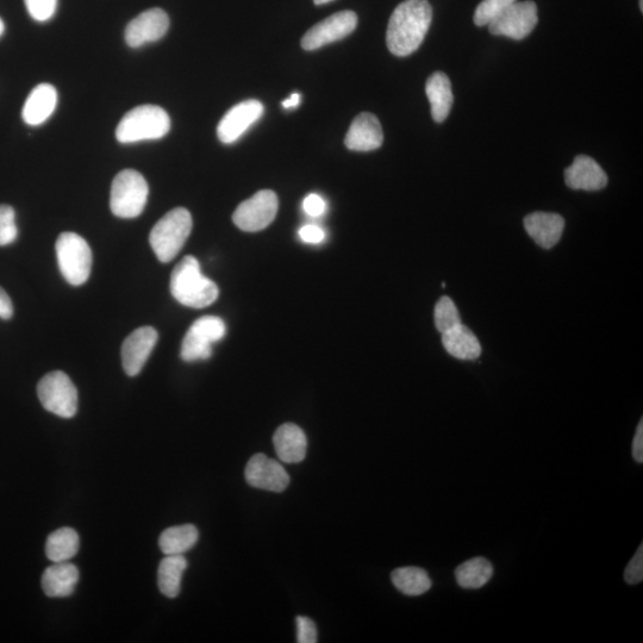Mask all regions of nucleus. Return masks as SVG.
I'll list each match as a JSON object with an SVG mask.
<instances>
[{
    "mask_svg": "<svg viewBox=\"0 0 643 643\" xmlns=\"http://www.w3.org/2000/svg\"><path fill=\"white\" fill-rule=\"evenodd\" d=\"M492 576L493 566L485 558L467 560L455 570L458 584L466 590L482 589L490 582Z\"/></svg>",
    "mask_w": 643,
    "mask_h": 643,
    "instance_id": "bb28decb",
    "label": "nucleus"
},
{
    "mask_svg": "<svg viewBox=\"0 0 643 643\" xmlns=\"http://www.w3.org/2000/svg\"><path fill=\"white\" fill-rule=\"evenodd\" d=\"M432 18L433 9L428 0H405L399 4L387 27L389 51L399 58L415 53L426 39Z\"/></svg>",
    "mask_w": 643,
    "mask_h": 643,
    "instance_id": "f257e3e1",
    "label": "nucleus"
},
{
    "mask_svg": "<svg viewBox=\"0 0 643 643\" xmlns=\"http://www.w3.org/2000/svg\"><path fill=\"white\" fill-rule=\"evenodd\" d=\"M538 22V6L534 2H515L489 24V30L492 35L521 41L532 34Z\"/></svg>",
    "mask_w": 643,
    "mask_h": 643,
    "instance_id": "9d476101",
    "label": "nucleus"
},
{
    "mask_svg": "<svg viewBox=\"0 0 643 643\" xmlns=\"http://www.w3.org/2000/svg\"><path fill=\"white\" fill-rule=\"evenodd\" d=\"M314 2H315L316 5H324V4H328L330 2H334V0H314Z\"/></svg>",
    "mask_w": 643,
    "mask_h": 643,
    "instance_id": "ea45409f",
    "label": "nucleus"
},
{
    "mask_svg": "<svg viewBox=\"0 0 643 643\" xmlns=\"http://www.w3.org/2000/svg\"><path fill=\"white\" fill-rule=\"evenodd\" d=\"M29 15L37 22H47L55 15L58 0H24Z\"/></svg>",
    "mask_w": 643,
    "mask_h": 643,
    "instance_id": "2f4dec72",
    "label": "nucleus"
},
{
    "mask_svg": "<svg viewBox=\"0 0 643 643\" xmlns=\"http://www.w3.org/2000/svg\"><path fill=\"white\" fill-rule=\"evenodd\" d=\"M55 249L66 282L74 286L85 284L92 270V251L84 237L76 233H62Z\"/></svg>",
    "mask_w": 643,
    "mask_h": 643,
    "instance_id": "423d86ee",
    "label": "nucleus"
},
{
    "mask_svg": "<svg viewBox=\"0 0 643 643\" xmlns=\"http://www.w3.org/2000/svg\"><path fill=\"white\" fill-rule=\"evenodd\" d=\"M303 209L305 214L311 217L322 216L326 212L327 204L326 201L321 196L312 193L307 198L304 199Z\"/></svg>",
    "mask_w": 643,
    "mask_h": 643,
    "instance_id": "f704fd0d",
    "label": "nucleus"
},
{
    "mask_svg": "<svg viewBox=\"0 0 643 643\" xmlns=\"http://www.w3.org/2000/svg\"><path fill=\"white\" fill-rule=\"evenodd\" d=\"M299 237H301L305 243L318 245V243H322L324 239H326V233H324L322 228L309 224V226H304L299 229Z\"/></svg>",
    "mask_w": 643,
    "mask_h": 643,
    "instance_id": "c9c22d12",
    "label": "nucleus"
},
{
    "mask_svg": "<svg viewBox=\"0 0 643 643\" xmlns=\"http://www.w3.org/2000/svg\"><path fill=\"white\" fill-rule=\"evenodd\" d=\"M565 183L572 190L601 191L608 185V176L597 161L579 155L565 171Z\"/></svg>",
    "mask_w": 643,
    "mask_h": 643,
    "instance_id": "f3484780",
    "label": "nucleus"
},
{
    "mask_svg": "<svg viewBox=\"0 0 643 643\" xmlns=\"http://www.w3.org/2000/svg\"><path fill=\"white\" fill-rule=\"evenodd\" d=\"M12 315H14V305H12L8 293L0 287V318L10 320Z\"/></svg>",
    "mask_w": 643,
    "mask_h": 643,
    "instance_id": "4c0bfd02",
    "label": "nucleus"
},
{
    "mask_svg": "<svg viewBox=\"0 0 643 643\" xmlns=\"http://www.w3.org/2000/svg\"><path fill=\"white\" fill-rule=\"evenodd\" d=\"M198 539V529L193 524H184L166 529L160 536L159 546L166 555H183L195 547Z\"/></svg>",
    "mask_w": 643,
    "mask_h": 643,
    "instance_id": "a878e982",
    "label": "nucleus"
},
{
    "mask_svg": "<svg viewBox=\"0 0 643 643\" xmlns=\"http://www.w3.org/2000/svg\"><path fill=\"white\" fill-rule=\"evenodd\" d=\"M170 28V18L164 10L151 9L134 18L126 28V42L131 48L162 39Z\"/></svg>",
    "mask_w": 643,
    "mask_h": 643,
    "instance_id": "4468645a",
    "label": "nucleus"
},
{
    "mask_svg": "<svg viewBox=\"0 0 643 643\" xmlns=\"http://www.w3.org/2000/svg\"><path fill=\"white\" fill-rule=\"evenodd\" d=\"M442 345L449 355L459 360H477L482 354L477 336L463 323L442 333Z\"/></svg>",
    "mask_w": 643,
    "mask_h": 643,
    "instance_id": "4be33fe9",
    "label": "nucleus"
},
{
    "mask_svg": "<svg viewBox=\"0 0 643 643\" xmlns=\"http://www.w3.org/2000/svg\"><path fill=\"white\" fill-rule=\"evenodd\" d=\"M384 133L378 117L362 112L354 118L345 139L349 151L372 152L383 146Z\"/></svg>",
    "mask_w": 643,
    "mask_h": 643,
    "instance_id": "dca6fc26",
    "label": "nucleus"
},
{
    "mask_svg": "<svg viewBox=\"0 0 643 643\" xmlns=\"http://www.w3.org/2000/svg\"><path fill=\"white\" fill-rule=\"evenodd\" d=\"M358 26V16L353 11L337 12L326 20L317 23L302 39L305 51H316L351 35Z\"/></svg>",
    "mask_w": 643,
    "mask_h": 643,
    "instance_id": "9b49d317",
    "label": "nucleus"
},
{
    "mask_svg": "<svg viewBox=\"0 0 643 643\" xmlns=\"http://www.w3.org/2000/svg\"><path fill=\"white\" fill-rule=\"evenodd\" d=\"M278 458L286 464H298L305 459L308 449L307 435L297 424L285 423L273 436Z\"/></svg>",
    "mask_w": 643,
    "mask_h": 643,
    "instance_id": "6ab92c4d",
    "label": "nucleus"
},
{
    "mask_svg": "<svg viewBox=\"0 0 643 643\" xmlns=\"http://www.w3.org/2000/svg\"><path fill=\"white\" fill-rule=\"evenodd\" d=\"M80 539L76 530L61 528L48 536L46 543L47 558L53 563L71 560L79 552Z\"/></svg>",
    "mask_w": 643,
    "mask_h": 643,
    "instance_id": "393cba45",
    "label": "nucleus"
},
{
    "mask_svg": "<svg viewBox=\"0 0 643 643\" xmlns=\"http://www.w3.org/2000/svg\"><path fill=\"white\" fill-rule=\"evenodd\" d=\"M149 187L142 174L124 170L112 181L110 208L120 218L139 217L146 208Z\"/></svg>",
    "mask_w": 643,
    "mask_h": 643,
    "instance_id": "39448f33",
    "label": "nucleus"
},
{
    "mask_svg": "<svg viewBox=\"0 0 643 643\" xmlns=\"http://www.w3.org/2000/svg\"><path fill=\"white\" fill-rule=\"evenodd\" d=\"M633 457L639 464L643 463V421L641 420L636 428L635 438L633 441Z\"/></svg>",
    "mask_w": 643,
    "mask_h": 643,
    "instance_id": "e433bc0d",
    "label": "nucleus"
},
{
    "mask_svg": "<svg viewBox=\"0 0 643 643\" xmlns=\"http://www.w3.org/2000/svg\"><path fill=\"white\" fill-rule=\"evenodd\" d=\"M434 317L436 329L441 334L461 324L457 305L452 301V298L447 296L441 297L439 302L436 303Z\"/></svg>",
    "mask_w": 643,
    "mask_h": 643,
    "instance_id": "c85d7f7f",
    "label": "nucleus"
},
{
    "mask_svg": "<svg viewBox=\"0 0 643 643\" xmlns=\"http://www.w3.org/2000/svg\"><path fill=\"white\" fill-rule=\"evenodd\" d=\"M56 104H58V92L53 85L36 86L23 106L24 122L31 127L41 126L54 114Z\"/></svg>",
    "mask_w": 643,
    "mask_h": 643,
    "instance_id": "aec40b11",
    "label": "nucleus"
},
{
    "mask_svg": "<svg viewBox=\"0 0 643 643\" xmlns=\"http://www.w3.org/2000/svg\"><path fill=\"white\" fill-rule=\"evenodd\" d=\"M624 579L630 585L640 584L643 579V546L641 545L634 558L629 561L626 571H624Z\"/></svg>",
    "mask_w": 643,
    "mask_h": 643,
    "instance_id": "473e14b6",
    "label": "nucleus"
},
{
    "mask_svg": "<svg viewBox=\"0 0 643 643\" xmlns=\"http://www.w3.org/2000/svg\"><path fill=\"white\" fill-rule=\"evenodd\" d=\"M78 582V567L68 561H62L43 572L42 589L48 597L64 598L72 595Z\"/></svg>",
    "mask_w": 643,
    "mask_h": 643,
    "instance_id": "412c9836",
    "label": "nucleus"
},
{
    "mask_svg": "<svg viewBox=\"0 0 643 643\" xmlns=\"http://www.w3.org/2000/svg\"><path fill=\"white\" fill-rule=\"evenodd\" d=\"M278 208L276 193L262 190L237 206L233 221L243 232L257 233L270 226L277 216Z\"/></svg>",
    "mask_w": 643,
    "mask_h": 643,
    "instance_id": "1a4fd4ad",
    "label": "nucleus"
},
{
    "mask_svg": "<svg viewBox=\"0 0 643 643\" xmlns=\"http://www.w3.org/2000/svg\"><path fill=\"white\" fill-rule=\"evenodd\" d=\"M170 287L172 296L180 304L193 309L209 307L220 296L216 283L203 276L199 261L192 255L174 267Z\"/></svg>",
    "mask_w": 643,
    "mask_h": 643,
    "instance_id": "f03ea898",
    "label": "nucleus"
},
{
    "mask_svg": "<svg viewBox=\"0 0 643 643\" xmlns=\"http://www.w3.org/2000/svg\"><path fill=\"white\" fill-rule=\"evenodd\" d=\"M393 585L407 596H421L432 588L427 571L420 567H401L391 574Z\"/></svg>",
    "mask_w": 643,
    "mask_h": 643,
    "instance_id": "cd10ccee",
    "label": "nucleus"
},
{
    "mask_svg": "<svg viewBox=\"0 0 643 643\" xmlns=\"http://www.w3.org/2000/svg\"><path fill=\"white\" fill-rule=\"evenodd\" d=\"M245 477L252 488L271 492H283L290 484V476L285 468L265 454H255L248 461Z\"/></svg>",
    "mask_w": 643,
    "mask_h": 643,
    "instance_id": "ddd939ff",
    "label": "nucleus"
},
{
    "mask_svg": "<svg viewBox=\"0 0 643 643\" xmlns=\"http://www.w3.org/2000/svg\"><path fill=\"white\" fill-rule=\"evenodd\" d=\"M264 105L255 99L241 102L226 115L223 116L220 124L217 127V136L222 143L232 145L246 133V131L257 123L262 115H264Z\"/></svg>",
    "mask_w": 643,
    "mask_h": 643,
    "instance_id": "f8f14e48",
    "label": "nucleus"
},
{
    "mask_svg": "<svg viewBox=\"0 0 643 643\" xmlns=\"http://www.w3.org/2000/svg\"><path fill=\"white\" fill-rule=\"evenodd\" d=\"M299 104H301V95H299V93H292V95L283 102L285 109H295Z\"/></svg>",
    "mask_w": 643,
    "mask_h": 643,
    "instance_id": "58836bf2",
    "label": "nucleus"
},
{
    "mask_svg": "<svg viewBox=\"0 0 643 643\" xmlns=\"http://www.w3.org/2000/svg\"><path fill=\"white\" fill-rule=\"evenodd\" d=\"M640 9L643 11V0H640Z\"/></svg>",
    "mask_w": 643,
    "mask_h": 643,
    "instance_id": "79ce46f5",
    "label": "nucleus"
},
{
    "mask_svg": "<svg viewBox=\"0 0 643 643\" xmlns=\"http://www.w3.org/2000/svg\"><path fill=\"white\" fill-rule=\"evenodd\" d=\"M187 568L184 555H166L158 570V585L162 595L168 598L179 596L181 579Z\"/></svg>",
    "mask_w": 643,
    "mask_h": 643,
    "instance_id": "b1692460",
    "label": "nucleus"
},
{
    "mask_svg": "<svg viewBox=\"0 0 643 643\" xmlns=\"http://www.w3.org/2000/svg\"><path fill=\"white\" fill-rule=\"evenodd\" d=\"M297 624V642L298 643H316L318 634L314 621L308 617L298 616Z\"/></svg>",
    "mask_w": 643,
    "mask_h": 643,
    "instance_id": "72a5a7b5",
    "label": "nucleus"
},
{
    "mask_svg": "<svg viewBox=\"0 0 643 643\" xmlns=\"http://www.w3.org/2000/svg\"><path fill=\"white\" fill-rule=\"evenodd\" d=\"M192 216L185 208L167 212L152 229L149 242L161 262L167 264L177 257L191 234Z\"/></svg>",
    "mask_w": 643,
    "mask_h": 643,
    "instance_id": "20e7f679",
    "label": "nucleus"
},
{
    "mask_svg": "<svg viewBox=\"0 0 643 643\" xmlns=\"http://www.w3.org/2000/svg\"><path fill=\"white\" fill-rule=\"evenodd\" d=\"M515 2L516 0H483L474 12V23L478 27L489 26Z\"/></svg>",
    "mask_w": 643,
    "mask_h": 643,
    "instance_id": "c756f323",
    "label": "nucleus"
},
{
    "mask_svg": "<svg viewBox=\"0 0 643 643\" xmlns=\"http://www.w3.org/2000/svg\"><path fill=\"white\" fill-rule=\"evenodd\" d=\"M17 235L15 210L10 205H0V247L14 243Z\"/></svg>",
    "mask_w": 643,
    "mask_h": 643,
    "instance_id": "7c9ffc66",
    "label": "nucleus"
},
{
    "mask_svg": "<svg viewBox=\"0 0 643 643\" xmlns=\"http://www.w3.org/2000/svg\"><path fill=\"white\" fill-rule=\"evenodd\" d=\"M171 118L156 105H142L130 110L116 129V139L123 145L160 140L170 133Z\"/></svg>",
    "mask_w": 643,
    "mask_h": 643,
    "instance_id": "7ed1b4c3",
    "label": "nucleus"
},
{
    "mask_svg": "<svg viewBox=\"0 0 643 643\" xmlns=\"http://www.w3.org/2000/svg\"><path fill=\"white\" fill-rule=\"evenodd\" d=\"M227 334L226 323L217 316H203L193 322L181 345V359L186 362L208 360L212 355V345L221 341Z\"/></svg>",
    "mask_w": 643,
    "mask_h": 643,
    "instance_id": "6e6552de",
    "label": "nucleus"
},
{
    "mask_svg": "<svg viewBox=\"0 0 643 643\" xmlns=\"http://www.w3.org/2000/svg\"><path fill=\"white\" fill-rule=\"evenodd\" d=\"M426 93L434 121L442 123L451 114L454 103L451 80L445 73L435 72L427 80Z\"/></svg>",
    "mask_w": 643,
    "mask_h": 643,
    "instance_id": "5701e85b",
    "label": "nucleus"
},
{
    "mask_svg": "<svg viewBox=\"0 0 643 643\" xmlns=\"http://www.w3.org/2000/svg\"><path fill=\"white\" fill-rule=\"evenodd\" d=\"M159 334L153 327H142L131 333L122 345V362L129 377L140 374L158 342Z\"/></svg>",
    "mask_w": 643,
    "mask_h": 643,
    "instance_id": "2eb2a0df",
    "label": "nucleus"
},
{
    "mask_svg": "<svg viewBox=\"0 0 643 643\" xmlns=\"http://www.w3.org/2000/svg\"><path fill=\"white\" fill-rule=\"evenodd\" d=\"M524 228L538 245L551 249L560 241L565 229V220L552 212H534L524 218Z\"/></svg>",
    "mask_w": 643,
    "mask_h": 643,
    "instance_id": "a211bd4d",
    "label": "nucleus"
},
{
    "mask_svg": "<svg viewBox=\"0 0 643 643\" xmlns=\"http://www.w3.org/2000/svg\"><path fill=\"white\" fill-rule=\"evenodd\" d=\"M42 407L62 418H72L78 411V391L70 377L61 371L46 374L37 385Z\"/></svg>",
    "mask_w": 643,
    "mask_h": 643,
    "instance_id": "0eeeda50",
    "label": "nucleus"
},
{
    "mask_svg": "<svg viewBox=\"0 0 643 643\" xmlns=\"http://www.w3.org/2000/svg\"><path fill=\"white\" fill-rule=\"evenodd\" d=\"M4 31H5V24H4L3 20H2V18H0V36H2L4 34Z\"/></svg>",
    "mask_w": 643,
    "mask_h": 643,
    "instance_id": "a19ab883",
    "label": "nucleus"
}]
</instances>
